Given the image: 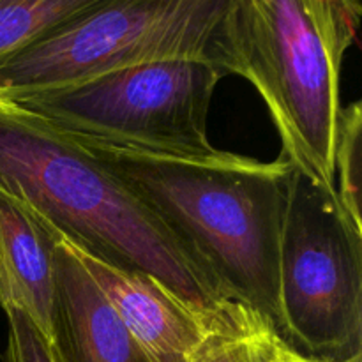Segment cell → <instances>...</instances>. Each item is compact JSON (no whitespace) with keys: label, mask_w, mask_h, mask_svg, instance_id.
<instances>
[{"label":"cell","mask_w":362,"mask_h":362,"mask_svg":"<svg viewBox=\"0 0 362 362\" xmlns=\"http://www.w3.org/2000/svg\"><path fill=\"white\" fill-rule=\"evenodd\" d=\"M228 0H99L0 62V98L161 60H211Z\"/></svg>","instance_id":"8992f818"},{"label":"cell","mask_w":362,"mask_h":362,"mask_svg":"<svg viewBox=\"0 0 362 362\" xmlns=\"http://www.w3.org/2000/svg\"><path fill=\"white\" fill-rule=\"evenodd\" d=\"M99 0H0V62Z\"/></svg>","instance_id":"30bf717a"},{"label":"cell","mask_w":362,"mask_h":362,"mask_svg":"<svg viewBox=\"0 0 362 362\" xmlns=\"http://www.w3.org/2000/svg\"><path fill=\"white\" fill-rule=\"evenodd\" d=\"M74 138V136H73ZM207 265L223 292L279 336V247L293 166L216 151L148 154L80 140Z\"/></svg>","instance_id":"6da1fadb"},{"label":"cell","mask_w":362,"mask_h":362,"mask_svg":"<svg viewBox=\"0 0 362 362\" xmlns=\"http://www.w3.org/2000/svg\"><path fill=\"white\" fill-rule=\"evenodd\" d=\"M279 341L315 361L362 356V226L293 168L279 247Z\"/></svg>","instance_id":"5b68a950"},{"label":"cell","mask_w":362,"mask_h":362,"mask_svg":"<svg viewBox=\"0 0 362 362\" xmlns=\"http://www.w3.org/2000/svg\"><path fill=\"white\" fill-rule=\"evenodd\" d=\"M7 338L0 362H57L52 345L25 315L9 311Z\"/></svg>","instance_id":"4fadbf2b"},{"label":"cell","mask_w":362,"mask_h":362,"mask_svg":"<svg viewBox=\"0 0 362 362\" xmlns=\"http://www.w3.org/2000/svg\"><path fill=\"white\" fill-rule=\"evenodd\" d=\"M361 18L356 0H228L212 41L211 62L250 81L267 105L283 158L327 189L339 78Z\"/></svg>","instance_id":"3957f363"},{"label":"cell","mask_w":362,"mask_h":362,"mask_svg":"<svg viewBox=\"0 0 362 362\" xmlns=\"http://www.w3.org/2000/svg\"><path fill=\"white\" fill-rule=\"evenodd\" d=\"M57 230L0 184V308L25 315L49 341L55 303Z\"/></svg>","instance_id":"9c48e42d"},{"label":"cell","mask_w":362,"mask_h":362,"mask_svg":"<svg viewBox=\"0 0 362 362\" xmlns=\"http://www.w3.org/2000/svg\"><path fill=\"white\" fill-rule=\"evenodd\" d=\"M57 237L49 336L57 362H151L64 237Z\"/></svg>","instance_id":"ba28073f"},{"label":"cell","mask_w":362,"mask_h":362,"mask_svg":"<svg viewBox=\"0 0 362 362\" xmlns=\"http://www.w3.org/2000/svg\"><path fill=\"white\" fill-rule=\"evenodd\" d=\"M64 240L151 362H187L212 327L233 318L244 308L233 304L221 313H205L175 296L154 276L113 267L78 250L66 237Z\"/></svg>","instance_id":"52a82bcc"},{"label":"cell","mask_w":362,"mask_h":362,"mask_svg":"<svg viewBox=\"0 0 362 362\" xmlns=\"http://www.w3.org/2000/svg\"><path fill=\"white\" fill-rule=\"evenodd\" d=\"M361 134L362 105L352 103L339 110L334 144V189L349 218L362 226L361 219Z\"/></svg>","instance_id":"8fae6325"},{"label":"cell","mask_w":362,"mask_h":362,"mask_svg":"<svg viewBox=\"0 0 362 362\" xmlns=\"http://www.w3.org/2000/svg\"><path fill=\"white\" fill-rule=\"evenodd\" d=\"M0 184L90 257L147 272L205 313L237 304L207 265L85 145L2 98Z\"/></svg>","instance_id":"7a4b0ae2"},{"label":"cell","mask_w":362,"mask_h":362,"mask_svg":"<svg viewBox=\"0 0 362 362\" xmlns=\"http://www.w3.org/2000/svg\"><path fill=\"white\" fill-rule=\"evenodd\" d=\"M264 329L269 327L243 308L233 318L212 327L187 362H255Z\"/></svg>","instance_id":"7c38bea8"},{"label":"cell","mask_w":362,"mask_h":362,"mask_svg":"<svg viewBox=\"0 0 362 362\" xmlns=\"http://www.w3.org/2000/svg\"><path fill=\"white\" fill-rule=\"evenodd\" d=\"M255 362H324V361H315L310 357H304L300 354L293 352L292 349L285 345L283 341H279L276 338L274 332L271 329H264L260 339H258L257 346V357ZM343 362H362L361 357H354V359L343 361Z\"/></svg>","instance_id":"5bb4252c"},{"label":"cell","mask_w":362,"mask_h":362,"mask_svg":"<svg viewBox=\"0 0 362 362\" xmlns=\"http://www.w3.org/2000/svg\"><path fill=\"white\" fill-rule=\"evenodd\" d=\"M225 76L211 60H161L2 99L80 140L204 158L218 151L207 120L216 85Z\"/></svg>","instance_id":"277c9868"}]
</instances>
